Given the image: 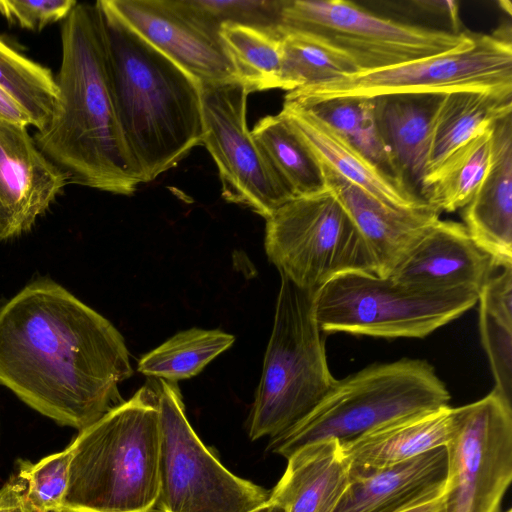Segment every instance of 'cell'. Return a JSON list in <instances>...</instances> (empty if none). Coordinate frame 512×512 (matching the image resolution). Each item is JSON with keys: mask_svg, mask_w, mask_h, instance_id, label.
Here are the masks:
<instances>
[{"mask_svg": "<svg viewBox=\"0 0 512 512\" xmlns=\"http://www.w3.org/2000/svg\"><path fill=\"white\" fill-rule=\"evenodd\" d=\"M132 374L120 332L51 279L0 305V384L57 424L88 427L124 401Z\"/></svg>", "mask_w": 512, "mask_h": 512, "instance_id": "cell-1", "label": "cell"}, {"mask_svg": "<svg viewBox=\"0 0 512 512\" xmlns=\"http://www.w3.org/2000/svg\"><path fill=\"white\" fill-rule=\"evenodd\" d=\"M58 103L33 139L67 182L120 195L142 184L125 144L107 70L100 10L77 2L61 25Z\"/></svg>", "mask_w": 512, "mask_h": 512, "instance_id": "cell-2", "label": "cell"}, {"mask_svg": "<svg viewBox=\"0 0 512 512\" xmlns=\"http://www.w3.org/2000/svg\"><path fill=\"white\" fill-rule=\"evenodd\" d=\"M118 120L142 183L202 144L201 85L97 1Z\"/></svg>", "mask_w": 512, "mask_h": 512, "instance_id": "cell-3", "label": "cell"}, {"mask_svg": "<svg viewBox=\"0 0 512 512\" xmlns=\"http://www.w3.org/2000/svg\"><path fill=\"white\" fill-rule=\"evenodd\" d=\"M61 512H153L159 495L158 389L144 385L71 441Z\"/></svg>", "mask_w": 512, "mask_h": 512, "instance_id": "cell-4", "label": "cell"}, {"mask_svg": "<svg viewBox=\"0 0 512 512\" xmlns=\"http://www.w3.org/2000/svg\"><path fill=\"white\" fill-rule=\"evenodd\" d=\"M450 393L426 360L403 358L373 364L336 380L298 423L270 439L268 449L285 459L308 443H341L397 419L449 405Z\"/></svg>", "mask_w": 512, "mask_h": 512, "instance_id": "cell-5", "label": "cell"}, {"mask_svg": "<svg viewBox=\"0 0 512 512\" xmlns=\"http://www.w3.org/2000/svg\"><path fill=\"white\" fill-rule=\"evenodd\" d=\"M336 380L326 358L325 333L314 316L313 294L281 275L272 333L248 419L250 439H272L286 432Z\"/></svg>", "mask_w": 512, "mask_h": 512, "instance_id": "cell-6", "label": "cell"}, {"mask_svg": "<svg viewBox=\"0 0 512 512\" xmlns=\"http://www.w3.org/2000/svg\"><path fill=\"white\" fill-rule=\"evenodd\" d=\"M470 289L431 290L387 276L352 272L313 294L320 329L381 338H424L475 306Z\"/></svg>", "mask_w": 512, "mask_h": 512, "instance_id": "cell-7", "label": "cell"}, {"mask_svg": "<svg viewBox=\"0 0 512 512\" xmlns=\"http://www.w3.org/2000/svg\"><path fill=\"white\" fill-rule=\"evenodd\" d=\"M279 30L338 52L357 72L403 65L474 43L476 33L403 23L341 0H282Z\"/></svg>", "mask_w": 512, "mask_h": 512, "instance_id": "cell-8", "label": "cell"}, {"mask_svg": "<svg viewBox=\"0 0 512 512\" xmlns=\"http://www.w3.org/2000/svg\"><path fill=\"white\" fill-rule=\"evenodd\" d=\"M459 91L512 95L510 28L491 35L476 34L472 45L453 52L298 88L287 92L284 99L309 105L337 98Z\"/></svg>", "mask_w": 512, "mask_h": 512, "instance_id": "cell-9", "label": "cell"}, {"mask_svg": "<svg viewBox=\"0 0 512 512\" xmlns=\"http://www.w3.org/2000/svg\"><path fill=\"white\" fill-rule=\"evenodd\" d=\"M265 250L281 275L312 294L343 274L376 275L367 243L326 187L291 199L266 218Z\"/></svg>", "mask_w": 512, "mask_h": 512, "instance_id": "cell-10", "label": "cell"}, {"mask_svg": "<svg viewBox=\"0 0 512 512\" xmlns=\"http://www.w3.org/2000/svg\"><path fill=\"white\" fill-rule=\"evenodd\" d=\"M160 512H249L267 490L226 469L191 427L176 382L160 379Z\"/></svg>", "mask_w": 512, "mask_h": 512, "instance_id": "cell-11", "label": "cell"}, {"mask_svg": "<svg viewBox=\"0 0 512 512\" xmlns=\"http://www.w3.org/2000/svg\"><path fill=\"white\" fill-rule=\"evenodd\" d=\"M455 411L445 446V512H501L512 480V402L493 389Z\"/></svg>", "mask_w": 512, "mask_h": 512, "instance_id": "cell-12", "label": "cell"}, {"mask_svg": "<svg viewBox=\"0 0 512 512\" xmlns=\"http://www.w3.org/2000/svg\"><path fill=\"white\" fill-rule=\"evenodd\" d=\"M249 94L239 81L201 85L202 145L217 165L223 197L266 219L295 197L248 129Z\"/></svg>", "mask_w": 512, "mask_h": 512, "instance_id": "cell-13", "label": "cell"}, {"mask_svg": "<svg viewBox=\"0 0 512 512\" xmlns=\"http://www.w3.org/2000/svg\"><path fill=\"white\" fill-rule=\"evenodd\" d=\"M136 33L200 85L238 81L220 31L184 0H105Z\"/></svg>", "mask_w": 512, "mask_h": 512, "instance_id": "cell-14", "label": "cell"}, {"mask_svg": "<svg viewBox=\"0 0 512 512\" xmlns=\"http://www.w3.org/2000/svg\"><path fill=\"white\" fill-rule=\"evenodd\" d=\"M66 184L26 126L0 123V240L29 231Z\"/></svg>", "mask_w": 512, "mask_h": 512, "instance_id": "cell-15", "label": "cell"}, {"mask_svg": "<svg viewBox=\"0 0 512 512\" xmlns=\"http://www.w3.org/2000/svg\"><path fill=\"white\" fill-rule=\"evenodd\" d=\"M319 164L325 187L336 197L367 243L378 276H389L440 219L441 212L429 204L413 209L393 207Z\"/></svg>", "mask_w": 512, "mask_h": 512, "instance_id": "cell-16", "label": "cell"}, {"mask_svg": "<svg viewBox=\"0 0 512 512\" xmlns=\"http://www.w3.org/2000/svg\"><path fill=\"white\" fill-rule=\"evenodd\" d=\"M495 268L492 257L473 241L463 224L439 219L389 277L425 289L479 293Z\"/></svg>", "mask_w": 512, "mask_h": 512, "instance_id": "cell-17", "label": "cell"}, {"mask_svg": "<svg viewBox=\"0 0 512 512\" xmlns=\"http://www.w3.org/2000/svg\"><path fill=\"white\" fill-rule=\"evenodd\" d=\"M318 162L380 201L413 209L428 204L406 183L384 172L308 107L284 99L282 110Z\"/></svg>", "mask_w": 512, "mask_h": 512, "instance_id": "cell-18", "label": "cell"}, {"mask_svg": "<svg viewBox=\"0 0 512 512\" xmlns=\"http://www.w3.org/2000/svg\"><path fill=\"white\" fill-rule=\"evenodd\" d=\"M463 224L473 241L497 267L512 266V112L491 127V160Z\"/></svg>", "mask_w": 512, "mask_h": 512, "instance_id": "cell-19", "label": "cell"}, {"mask_svg": "<svg viewBox=\"0 0 512 512\" xmlns=\"http://www.w3.org/2000/svg\"><path fill=\"white\" fill-rule=\"evenodd\" d=\"M447 453L438 447L353 477L333 512H400L444 493Z\"/></svg>", "mask_w": 512, "mask_h": 512, "instance_id": "cell-20", "label": "cell"}, {"mask_svg": "<svg viewBox=\"0 0 512 512\" xmlns=\"http://www.w3.org/2000/svg\"><path fill=\"white\" fill-rule=\"evenodd\" d=\"M456 427L449 405L409 415L341 443L351 478L445 447Z\"/></svg>", "mask_w": 512, "mask_h": 512, "instance_id": "cell-21", "label": "cell"}, {"mask_svg": "<svg viewBox=\"0 0 512 512\" xmlns=\"http://www.w3.org/2000/svg\"><path fill=\"white\" fill-rule=\"evenodd\" d=\"M269 501L283 512H333L351 481L342 444L328 438L303 445L287 458Z\"/></svg>", "mask_w": 512, "mask_h": 512, "instance_id": "cell-22", "label": "cell"}, {"mask_svg": "<svg viewBox=\"0 0 512 512\" xmlns=\"http://www.w3.org/2000/svg\"><path fill=\"white\" fill-rule=\"evenodd\" d=\"M441 96L391 94L373 98L377 124L398 174L424 201L431 127Z\"/></svg>", "mask_w": 512, "mask_h": 512, "instance_id": "cell-23", "label": "cell"}, {"mask_svg": "<svg viewBox=\"0 0 512 512\" xmlns=\"http://www.w3.org/2000/svg\"><path fill=\"white\" fill-rule=\"evenodd\" d=\"M510 112L512 95L481 91L442 94L432 121L427 177L454 151Z\"/></svg>", "mask_w": 512, "mask_h": 512, "instance_id": "cell-24", "label": "cell"}, {"mask_svg": "<svg viewBox=\"0 0 512 512\" xmlns=\"http://www.w3.org/2000/svg\"><path fill=\"white\" fill-rule=\"evenodd\" d=\"M251 134L294 197L325 189L321 166L292 123L281 112L257 122Z\"/></svg>", "mask_w": 512, "mask_h": 512, "instance_id": "cell-25", "label": "cell"}, {"mask_svg": "<svg viewBox=\"0 0 512 512\" xmlns=\"http://www.w3.org/2000/svg\"><path fill=\"white\" fill-rule=\"evenodd\" d=\"M491 127L454 151L428 175L425 201L429 205L440 212H454L472 200L489 169Z\"/></svg>", "mask_w": 512, "mask_h": 512, "instance_id": "cell-26", "label": "cell"}, {"mask_svg": "<svg viewBox=\"0 0 512 512\" xmlns=\"http://www.w3.org/2000/svg\"><path fill=\"white\" fill-rule=\"evenodd\" d=\"M220 36L235 69L237 79L249 91L281 89L282 33L224 24Z\"/></svg>", "mask_w": 512, "mask_h": 512, "instance_id": "cell-27", "label": "cell"}, {"mask_svg": "<svg viewBox=\"0 0 512 512\" xmlns=\"http://www.w3.org/2000/svg\"><path fill=\"white\" fill-rule=\"evenodd\" d=\"M234 341L233 335L220 330L181 331L144 355L138 363V371L170 382L191 378Z\"/></svg>", "mask_w": 512, "mask_h": 512, "instance_id": "cell-28", "label": "cell"}, {"mask_svg": "<svg viewBox=\"0 0 512 512\" xmlns=\"http://www.w3.org/2000/svg\"><path fill=\"white\" fill-rule=\"evenodd\" d=\"M0 88L27 112L36 131L50 122L58 103V88L50 69L27 58L0 37Z\"/></svg>", "mask_w": 512, "mask_h": 512, "instance_id": "cell-29", "label": "cell"}, {"mask_svg": "<svg viewBox=\"0 0 512 512\" xmlns=\"http://www.w3.org/2000/svg\"><path fill=\"white\" fill-rule=\"evenodd\" d=\"M302 105L330 124L380 169L403 181L381 136L373 98H337Z\"/></svg>", "mask_w": 512, "mask_h": 512, "instance_id": "cell-30", "label": "cell"}, {"mask_svg": "<svg viewBox=\"0 0 512 512\" xmlns=\"http://www.w3.org/2000/svg\"><path fill=\"white\" fill-rule=\"evenodd\" d=\"M282 33L281 89L322 83L339 76L357 73L344 56L298 33Z\"/></svg>", "mask_w": 512, "mask_h": 512, "instance_id": "cell-31", "label": "cell"}, {"mask_svg": "<svg viewBox=\"0 0 512 512\" xmlns=\"http://www.w3.org/2000/svg\"><path fill=\"white\" fill-rule=\"evenodd\" d=\"M72 444L36 463L18 460L17 472L26 481V498L33 512H61L65 496Z\"/></svg>", "mask_w": 512, "mask_h": 512, "instance_id": "cell-32", "label": "cell"}, {"mask_svg": "<svg viewBox=\"0 0 512 512\" xmlns=\"http://www.w3.org/2000/svg\"><path fill=\"white\" fill-rule=\"evenodd\" d=\"M206 24L220 31L224 24L279 29L282 0H184Z\"/></svg>", "mask_w": 512, "mask_h": 512, "instance_id": "cell-33", "label": "cell"}, {"mask_svg": "<svg viewBox=\"0 0 512 512\" xmlns=\"http://www.w3.org/2000/svg\"><path fill=\"white\" fill-rule=\"evenodd\" d=\"M479 328L495 380L494 389L512 402V328L480 309Z\"/></svg>", "mask_w": 512, "mask_h": 512, "instance_id": "cell-34", "label": "cell"}, {"mask_svg": "<svg viewBox=\"0 0 512 512\" xmlns=\"http://www.w3.org/2000/svg\"><path fill=\"white\" fill-rule=\"evenodd\" d=\"M77 4L75 0H0V14L23 29L40 32L63 21Z\"/></svg>", "mask_w": 512, "mask_h": 512, "instance_id": "cell-35", "label": "cell"}, {"mask_svg": "<svg viewBox=\"0 0 512 512\" xmlns=\"http://www.w3.org/2000/svg\"><path fill=\"white\" fill-rule=\"evenodd\" d=\"M479 309L512 328V266L492 276L478 295Z\"/></svg>", "mask_w": 512, "mask_h": 512, "instance_id": "cell-36", "label": "cell"}, {"mask_svg": "<svg viewBox=\"0 0 512 512\" xmlns=\"http://www.w3.org/2000/svg\"><path fill=\"white\" fill-rule=\"evenodd\" d=\"M0 512H33L26 498V481L18 472L0 487Z\"/></svg>", "mask_w": 512, "mask_h": 512, "instance_id": "cell-37", "label": "cell"}, {"mask_svg": "<svg viewBox=\"0 0 512 512\" xmlns=\"http://www.w3.org/2000/svg\"><path fill=\"white\" fill-rule=\"evenodd\" d=\"M0 123L32 126V120L23 107L0 88Z\"/></svg>", "mask_w": 512, "mask_h": 512, "instance_id": "cell-38", "label": "cell"}, {"mask_svg": "<svg viewBox=\"0 0 512 512\" xmlns=\"http://www.w3.org/2000/svg\"><path fill=\"white\" fill-rule=\"evenodd\" d=\"M400 512H445L443 494L426 502L406 508Z\"/></svg>", "mask_w": 512, "mask_h": 512, "instance_id": "cell-39", "label": "cell"}, {"mask_svg": "<svg viewBox=\"0 0 512 512\" xmlns=\"http://www.w3.org/2000/svg\"><path fill=\"white\" fill-rule=\"evenodd\" d=\"M249 512H283V510L277 504L268 500L266 503Z\"/></svg>", "mask_w": 512, "mask_h": 512, "instance_id": "cell-40", "label": "cell"}, {"mask_svg": "<svg viewBox=\"0 0 512 512\" xmlns=\"http://www.w3.org/2000/svg\"><path fill=\"white\" fill-rule=\"evenodd\" d=\"M506 512H511V509H508Z\"/></svg>", "mask_w": 512, "mask_h": 512, "instance_id": "cell-41", "label": "cell"}]
</instances>
